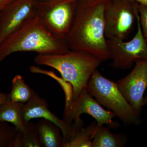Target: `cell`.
<instances>
[{
    "label": "cell",
    "mask_w": 147,
    "mask_h": 147,
    "mask_svg": "<svg viewBox=\"0 0 147 147\" xmlns=\"http://www.w3.org/2000/svg\"><path fill=\"white\" fill-rule=\"evenodd\" d=\"M22 117L25 122H28L34 119L42 118L55 123L62 131L63 145L72 139L84 125L82 119L71 123L61 119L50 111L46 100L34 90L30 99L24 104Z\"/></svg>",
    "instance_id": "8"
},
{
    "label": "cell",
    "mask_w": 147,
    "mask_h": 147,
    "mask_svg": "<svg viewBox=\"0 0 147 147\" xmlns=\"http://www.w3.org/2000/svg\"><path fill=\"white\" fill-rule=\"evenodd\" d=\"M30 70L32 73H38L45 74L54 78L57 81L63 89L65 96V109L68 108L72 101L73 90L71 84L63 79L58 77L53 71H47L42 69L38 67L32 65L30 68Z\"/></svg>",
    "instance_id": "18"
},
{
    "label": "cell",
    "mask_w": 147,
    "mask_h": 147,
    "mask_svg": "<svg viewBox=\"0 0 147 147\" xmlns=\"http://www.w3.org/2000/svg\"><path fill=\"white\" fill-rule=\"evenodd\" d=\"M137 31L128 41L117 39H107L111 65L114 68H130L136 61L147 60V43L142 33L138 9L136 11Z\"/></svg>",
    "instance_id": "7"
},
{
    "label": "cell",
    "mask_w": 147,
    "mask_h": 147,
    "mask_svg": "<svg viewBox=\"0 0 147 147\" xmlns=\"http://www.w3.org/2000/svg\"><path fill=\"white\" fill-rule=\"evenodd\" d=\"M69 50L65 38L51 32L34 15L0 44V63L18 52L48 55L61 54Z\"/></svg>",
    "instance_id": "2"
},
{
    "label": "cell",
    "mask_w": 147,
    "mask_h": 147,
    "mask_svg": "<svg viewBox=\"0 0 147 147\" xmlns=\"http://www.w3.org/2000/svg\"><path fill=\"white\" fill-rule=\"evenodd\" d=\"M7 99V94L0 91V105L5 102Z\"/></svg>",
    "instance_id": "22"
},
{
    "label": "cell",
    "mask_w": 147,
    "mask_h": 147,
    "mask_svg": "<svg viewBox=\"0 0 147 147\" xmlns=\"http://www.w3.org/2000/svg\"><path fill=\"white\" fill-rule=\"evenodd\" d=\"M138 3L133 0H108L104 13L107 39H126L136 20Z\"/></svg>",
    "instance_id": "6"
},
{
    "label": "cell",
    "mask_w": 147,
    "mask_h": 147,
    "mask_svg": "<svg viewBox=\"0 0 147 147\" xmlns=\"http://www.w3.org/2000/svg\"><path fill=\"white\" fill-rule=\"evenodd\" d=\"M24 104L7 99L0 105V121L12 124L18 130H22L26 123L22 117Z\"/></svg>",
    "instance_id": "13"
},
{
    "label": "cell",
    "mask_w": 147,
    "mask_h": 147,
    "mask_svg": "<svg viewBox=\"0 0 147 147\" xmlns=\"http://www.w3.org/2000/svg\"><path fill=\"white\" fill-rule=\"evenodd\" d=\"M135 63L131 72L119 80L117 84L129 103L140 115L144 94L147 88V60H139Z\"/></svg>",
    "instance_id": "10"
},
{
    "label": "cell",
    "mask_w": 147,
    "mask_h": 147,
    "mask_svg": "<svg viewBox=\"0 0 147 147\" xmlns=\"http://www.w3.org/2000/svg\"><path fill=\"white\" fill-rule=\"evenodd\" d=\"M126 143L124 136L113 134L103 125L96 127L92 139V147H123Z\"/></svg>",
    "instance_id": "14"
},
{
    "label": "cell",
    "mask_w": 147,
    "mask_h": 147,
    "mask_svg": "<svg viewBox=\"0 0 147 147\" xmlns=\"http://www.w3.org/2000/svg\"><path fill=\"white\" fill-rule=\"evenodd\" d=\"M108 0H78L73 22L65 38L69 50L102 61L110 59L105 35L104 10Z\"/></svg>",
    "instance_id": "1"
},
{
    "label": "cell",
    "mask_w": 147,
    "mask_h": 147,
    "mask_svg": "<svg viewBox=\"0 0 147 147\" xmlns=\"http://www.w3.org/2000/svg\"><path fill=\"white\" fill-rule=\"evenodd\" d=\"M147 105V96L146 97L144 98L143 100V106Z\"/></svg>",
    "instance_id": "24"
},
{
    "label": "cell",
    "mask_w": 147,
    "mask_h": 147,
    "mask_svg": "<svg viewBox=\"0 0 147 147\" xmlns=\"http://www.w3.org/2000/svg\"><path fill=\"white\" fill-rule=\"evenodd\" d=\"M18 131L13 125L0 121V147H13Z\"/></svg>",
    "instance_id": "19"
},
{
    "label": "cell",
    "mask_w": 147,
    "mask_h": 147,
    "mask_svg": "<svg viewBox=\"0 0 147 147\" xmlns=\"http://www.w3.org/2000/svg\"><path fill=\"white\" fill-rule=\"evenodd\" d=\"M133 1L147 6V0H133Z\"/></svg>",
    "instance_id": "23"
},
{
    "label": "cell",
    "mask_w": 147,
    "mask_h": 147,
    "mask_svg": "<svg viewBox=\"0 0 147 147\" xmlns=\"http://www.w3.org/2000/svg\"><path fill=\"white\" fill-rule=\"evenodd\" d=\"M41 144L34 124L26 122L22 130H18L13 147H40Z\"/></svg>",
    "instance_id": "16"
},
{
    "label": "cell",
    "mask_w": 147,
    "mask_h": 147,
    "mask_svg": "<svg viewBox=\"0 0 147 147\" xmlns=\"http://www.w3.org/2000/svg\"><path fill=\"white\" fill-rule=\"evenodd\" d=\"M36 0H14L0 13V44L34 15Z\"/></svg>",
    "instance_id": "11"
},
{
    "label": "cell",
    "mask_w": 147,
    "mask_h": 147,
    "mask_svg": "<svg viewBox=\"0 0 147 147\" xmlns=\"http://www.w3.org/2000/svg\"><path fill=\"white\" fill-rule=\"evenodd\" d=\"M146 41L147 43V40H146Z\"/></svg>",
    "instance_id": "25"
},
{
    "label": "cell",
    "mask_w": 147,
    "mask_h": 147,
    "mask_svg": "<svg viewBox=\"0 0 147 147\" xmlns=\"http://www.w3.org/2000/svg\"><path fill=\"white\" fill-rule=\"evenodd\" d=\"M138 10L142 33L145 39L147 40V6L138 3Z\"/></svg>",
    "instance_id": "20"
},
{
    "label": "cell",
    "mask_w": 147,
    "mask_h": 147,
    "mask_svg": "<svg viewBox=\"0 0 147 147\" xmlns=\"http://www.w3.org/2000/svg\"><path fill=\"white\" fill-rule=\"evenodd\" d=\"M96 125V123H92L86 127H83L63 147H92V136Z\"/></svg>",
    "instance_id": "17"
},
{
    "label": "cell",
    "mask_w": 147,
    "mask_h": 147,
    "mask_svg": "<svg viewBox=\"0 0 147 147\" xmlns=\"http://www.w3.org/2000/svg\"><path fill=\"white\" fill-rule=\"evenodd\" d=\"M34 61L38 65L55 69L62 78L71 84L72 101L86 89L92 74L102 62L88 53L70 50L61 54L37 55Z\"/></svg>",
    "instance_id": "3"
},
{
    "label": "cell",
    "mask_w": 147,
    "mask_h": 147,
    "mask_svg": "<svg viewBox=\"0 0 147 147\" xmlns=\"http://www.w3.org/2000/svg\"><path fill=\"white\" fill-rule=\"evenodd\" d=\"M84 114H88L93 117L96 121L98 126L107 125L110 128H115L119 126L117 122L113 120L116 117L115 113L102 108L86 89L82 91L68 108L64 109L63 119L68 122H73L81 120L80 117Z\"/></svg>",
    "instance_id": "9"
},
{
    "label": "cell",
    "mask_w": 147,
    "mask_h": 147,
    "mask_svg": "<svg viewBox=\"0 0 147 147\" xmlns=\"http://www.w3.org/2000/svg\"><path fill=\"white\" fill-rule=\"evenodd\" d=\"M78 0H36L34 15L51 32L64 38L73 22Z\"/></svg>",
    "instance_id": "5"
},
{
    "label": "cell",
    "mask_w": 147,
    "mask_h": 147,
    "mask_svg": "<svg viewBox=\"0 0 147 147\" xmlns=\"http://www.w3.org/2000/svg\"><path fill=\"white\" fill-rule=\"evenodd\" d=\"M34 124L41 146L63 147L62 133L57 125L44 119Z\"/></svg>",
    "instance_id": "12"
},
{
    "label": "cell",
    "mask_w": 147,
    "mask_h": 147,
    "mask_svg": "<svg viewBox=\"0 0 147 147\" xmlns=\"http://www.w3.org/2000/svg\"><path fill=\"white\" fill-rule=\"evenodd\" d=\"M33 90L28 86L24 78L18 74L13 77L11 82V91L7 94V99L13 102L26 103L30 99Z\"/></svg>",
    "instance_id": "15"
},
{
    "label": "cell",
    "mask_w": 147,
    "mask_h": 147,
    "mask_svg": "<svg viewBox=\"0 0 147 147\" xmlns=\"http://www.w3.org/2000/svg\"><path fill=\"white\" fill-rule=\"evenodd\" d=\"M14 0H0V13Z\"/></svg>",
    "instance_id": "21"
},
{
    "label": "cell",
    "mask_w": 147,
    "mask_h": 147,
    "mask_svg": "<svg viewBox=\"0 0 147 147\" xmlns=\"http://www.w3.org/2000/svg\"><path fill=\"white\" fill-rule=\"evenodd\" d=\"M86 90L100 105L112 111L126 124L141 123L137 114L121 92L117 84L102 76L97 69L92 74Z\"/></svg>",
    "instance_id": "4"
}]
</instances>
